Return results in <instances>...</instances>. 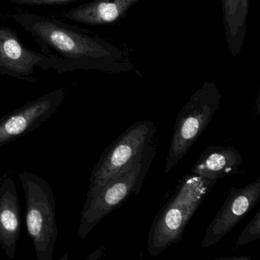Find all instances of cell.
<instances>
[{"instance_id": "6", "label": "cell", "mask_w": 260, "mask_h": 260, "mask_svg": "<svg viewBox=\"0 0 260 260\" xmlns=\"http://www.w3.org/2000/svg\"><path fill=\"white\" fill-rule=\"evenodd\" d=\"M155 132L156 127L152 121H137L105 149L91 174L86 201L92 199L103 185L128 167L152 144Z\"/></svg>"}, {"instance_id": "12", "label": "cell", "mask_w": 260, "mask_h": 260, "mask_svg": "<svg viewBox=\"0 0 260 260\" xmlns=\"http://www.w3.org/2000/svg\"><path fill=\"white\" fill-rule=\"evenodd\" d=\"M243 162V156L234 147L209 146L202 152L191 169V173L203 179L217 182L234 174Z\"/></svg>"}, {"instance_id": "7", "label": "cell", "mask_w": 260, "mask_h": 260, "mask_svg": "<svg viewBox=\"0 0 260 260\" xmlns=\"http://www.w3.org/2000/svg\"><path fill=\"white\" fill-rule=\"evenodd\" d=\"M65 98L63 88L54 89L0 119V147L40 127L57 113Z\"/></svg>"}, {"instance_id": "5", "label": "cell", "mask_w": 260, "mask_h": 260, "mask_svg": "<svg viewBox=\"0 0 260 260\" xmlns=\"http://www.w3.org/2000/svg\"><path fill=\"white\" fill-rule=\"evenodd\" d=\"M220 90L212 82H205L182 106L175 123V130L166 161L169 173L185 156L206 129L220 108Z\"/></svg>"}, {"instance_id": "15", "label": "cell", "mask_w": 260, "mask_h": 260, "mask_svg": "<svg viewBox=\"0 0 260 260\" xmlns=\"http://www.w3.org/2000/svg\"><path fill=\"white\" fill-rule=\"evenodd\" d=\"M10 4L27 7H51L76 2L77 0H8Z\"/></svg>"}, {"instance_id": "2", "label": "cell", "mask_w": 260, "mask_h": 260, "mask_svg": "<svg viewBox=\"0 0 260 260\" xmlns=\"http://www.w3.org/2000/svg\"><path fill=\"white\" fill-rule=\"evenodd\" d=\"M214 181L187 175L175 194L156 214L149 233L147 250L152 256L178 244L190 219L212 189Z\"/></svg>"}, {"instance_id": "3", "label": "cell", "mask_w": 260, "mask_h": 260, "mask_svg": "<svg viewBox=\"0 0 260 260\" xmlns=\"http://www.w3.org/2000/svg\"><path fill=\"white\" fill-rule=\"evenodd\" d=\"M153 143L135 160L115 175L98 192L86 201L80 213L77 235L85 238L108 214L118 208L134 192L139 193L155 153Z\"/></svg>"}, {"instance_id": "9", "label": "cell", "mask_w": 260, "mask_h": 260, "mask_svg": "<svg viewBox=\"0 0 260 260\" xmlns=\"http://www.w3.org/2000/svg\"><path fill=\"white\" fill-rule=\"evenodd\" d=\"M260 197V176L246 186L232 188L205 233L201 246L208 248L229 234L256 205Z\"/></svg>"}, {"instance_id": "14", "label": "cell", "mask_w": 260, "mask_h": 260, "mask_svg": "<svg viewBox=\"0 0 260 260\" xmlns=\"http://www.w3.org/2000/svg\"><path fill=\"white\" fill-rule=\"evenodd\" d=\"M260 237V211H258L253 218L246 225L236 242V247L252 243Z\"/></svg>"}, {"instance_id": "1", "label": "cell", "mask_w": 260, "mask_h": 260, "mask_svg": "<svg viewBox=\"0 0 260 260\" xmlns=\"http://www.w3.org/2000/svg\"><path fill=\"white\" fill-rule=\"evenodd\" d=\"M31 35L58 74L77 71L125 73L132 69L125 52L94 33L60 19L31 13L11 16Z\"/></svg>"}, {"instance_id": "11", "label": "cell", "mask_w": 260, "mask_h": 260, "mask_svg": "<svg viewBox=\"0 0 260 260\" xmlns=\"http://www.w3.org/2000/svg\"><path fill=\"white\" fill-rule=\"evenodd\" d=\"M141 0H92L71 9L63 17L92 26L110 25L121 20Z\"/></svg>"}, {"instance_id": "16", "label": "cell", "mask_w": 260, "mask_h": 260, "mask_svg": "<svg viewBox=\"0 0 260 260\" xmlns=\"http://www.w3.org/2000/svg\"><path fill=\"white\" fill-rule=\"evenodd\" d=\"M218 259H229V260H250V257L247 255H239V256H230L225 257V258H220Z\"/></svg>"}, {"instance_id": "8", "label": "cell", "mask_w": 260, "mask_h": 260, "mask_svg": "<svg viewBox=\"0 0 260 260\" xmlns=\"http://www.w3.org/2000/svg\"><path fill=\"white\" fill-rule=\"evenodd\" d=\"M36 68L52 69L51 59L27 48L14 30L0 25V77L34 83Z\"/></svg>"}, {"instance_id": "13", "label": "cell", "mask_w": 260, "mask_h": 260, "mask_svg": "<svg viewBox=\"0 0 260 260\" xmlns=\"http://www.w3.org/2000/svg\"><path fill=\"white\" fill-rule=\"evenodd\" d=\"M249 0H221L223 28L228 51L232 56L240 54L246 33Z\"/></svg>"}, {"instance_id": "4", "label": "cell", "mask_w": 260, "mask_h": 260, "mask_svg": "<svg viewBox=\"0 0 260 260\" xmlns=\"http://www.w3.org/2000/svg\"><path fill=\"white\" fill-rule=\"evenodd\" d=\"M25 192V224L39 260H52L57 238L56 200L51 185L29 172L19 173Z\"/></svg>"}, {"instance_id": "10", "label": "cell", "mask_w": 260, "mask_h": 260, "mask_svg": "<svg viewBox=\"0 0 260 260\" xmlns=\"http://www.w3.org/2000/svg\"><path fill=\"white\" fill-rule=\"evenodd\" d=\"M22 229L20 204L14 179L5 176L0 182V246L13 259Z\"/></svg>"}]
</instances>
